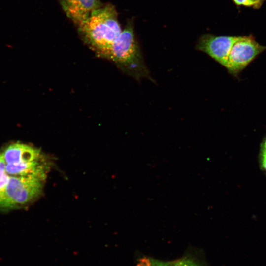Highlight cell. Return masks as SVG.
Here are the masks:
<instances>
[{
	"mask_svg": "<svg viewBox=\"0 0 266 266\" xmlns=\"http://www.w3.org/2000/svg\"><path fill=\"white\" fill-rule=\"evenodd\" d=\"M77 28L84 42L102 57L122 31L117 11L110 3L93 10Z\"/></svg>",
	"mask_w": 266,
	"mask_h": 266,
	"instance_id": "obj_1",
	"label": "cell"
},
{
	"mask_svg": "<svg viewBox=\"0 0 266 266\" xmlns=\"http://www.w3.org/2000/svg\"><path fill=\"white\" fill-rule=\"evenodd\" d=\"M104 58L115 62L122 69L137 80H152L136 40L133 25L129 20L118 37L110 45Z\"/></svg>",
	"mask_w": 266,
	"mask_h": 266,
	"instance_id": "obj_2",
	"label": "cell"
},
{
	"mask_svg": "<svg viewBox=\"0 0 266 266\" xmlns=\"http://www.w3.org/2000/svg\"><path fill=\"white\" fill-rule=\"evenodd\" d=\"M45 175L10 176L0 207L13 208L26 205L38 197L42 191Z\"/></svg>",
	"mask_w": 266,
	"mask_h": 266,
	"instance_id": "obj_3",
	"label": "cell"
},
{
	"mask_svg": "<svg viewBox=\"0 0 266 266\" xmlns=\"http://www.w3.org/2000/svg\"><path fill=\"white\" fill-rule=\"evenodd\" d=\"M265 48L251 36H239L231 49L225 67L230 73L236 74Z\"/></svg>",
	"mask_w": 266,
	"mask_h": 266,
	"instance_id": "obj_4",
	"label": "cell"
},
{
	"mask_svg": "<svg viewBox=\"0 0 266 266\" xmlns=\"http://www.w3.org/2000/svg\"><path fill=\"white\" fill-rule=\"evenodd\" d=\"M238 37L204 34L199 39L196 48L225 67L231 49Z\"/></svg>",
	"mask_w": 266,
	"mask_h": 266,
	"instance_id": "obj_5",
	"label": "cell"
},
{
	"mask_svg": "<svg viewBox=\"0 0 266 266\" xmlns=\"http://www.w3.org/2000/svg\"><path fill=\"white\" fill-rule=\"evenodd\" d=\"M66 16L76 26L84 21L95 9L104 3L100 0H57Z\"/></svg>",
	"mask_w": 266,
	"mask_h": 266,
	"instance_id": "obj_6",
	"label": "cell"
},
{
	"mask_svg": "<svg viewBox=\"0 0 266 266\" xmlns=\"http://www.w3.org/2000/svg\"><path fill=\"white\" fill-rule=\"evenodd\" d=\"M0 154L6 164L28 162L43 159L40 151L37 148L19 142L10 144Z\"/></svg>",
	"mask_w": 266,
	"mask_h": 266,
	"instance_id": "obj_7",
	"label": "cell"
},
{
	"mask_svg": "<svg viewBox=\"0 0 266 266\" xmlns=\"http://www.w3.org/2000/svg\"><path fill=\"white\" fill-rule=\"evenodd\" d=\"M169 266H209L202 252L195 248H189L183 255L169 261Z\"/></svg>",
	"mask_w": 266,
	"mask_h": 266,
	"instance_id": "obj_8",
	"label": "cell"
},
{
	"mask_svg": "<svg viewBox=\"0 0 266 266\" xmlns=\"http://www.w3.org/2000/svg\"><path fill=\"white\" fill-rule=\"evenodd\" d=\"M169 261L159 260L150 256H140L136 262V266H169Z\"/></svg>",
	"mask_w": 266,
	"mask_h": 266,
	"instance_id": "obj_9",
	"label": "cell"
},
{
	"mask_svg": "<svg viewBox=\"0 0 266 266\" xmlns=\"http://www.w3.org/2000/svg\"><path fill=\"white\" fill-rule=\"evenodd\" d=\"M238 5L258 6L263 0H233Z\"/></svg>",
	"mask_w": 266,
	"mask_h": 266,
	"instance_id": "obj_10",
	"label": "cell"
},
{
	"mask_svg": "<svg viewBox=\"0 0 266 266\" xmlns=\"http://www.w3.org/2000/svg\"><path fill=\"white\" fill-rule=\"evenodd\" d=\"M262 157V166L266 171V152H263Z\"/></svg>",
	"mask_w": 266,
	"mask_h": 266,
	"instance_id": "obj_11",
	"label": "cell"
},
{
	"mask_svg": "<svg viewBox=\"0 0 266 266\" xmlns=\"http://www.w3.org/2000/svg\"><path fill=\"white\" fill-rule=\"evenodd\" d=\"M263 152H266V140L264 145V148Z\"/></svg>",
	"mask_w": 266,
	"mask_h": 266,
	"instance_id": "obj_12",
	"label": "cell"
}]
</instances>
